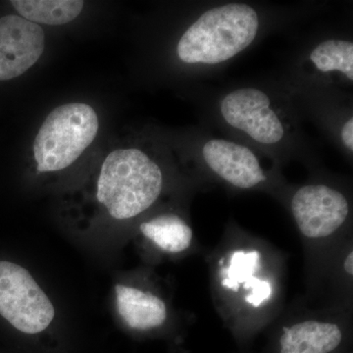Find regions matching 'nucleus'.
<instances>
[{
    "instance_id": "nucleus-1",
    "label": "nucleus",
    "mask_w": 353,
    "mask_h": 353,
    "mask_svg": "<svg viewBox=\"0 0 353 353\" xmlns=\"http://www.w3.org/2000/svg\"><path fill=\"white\" fill-rule=\"evenodd\" d=\"M257 11L246 3H227L204 11L183 32L176 52L190 66H215L233 59L256 39Z\"/></svg>"
},
{
    "instance_id": "nucleus-2",
    "label": "nucleus",
    "mask_w": 353,
    "mask_h": 353,
    "mask_svg": "<svg viewBox=\"0 0 353 353\" xmlns=\"http://www.w3.org/2000/svg\"><path fill=\"white\" fill-rule=\"evenodd\" d=\"M164 176L160 165L138 148L109 153L99 172L97 201L116 220L143 214L161 196Z\"/></svg>"
},
{
    "instance_id": "nucleus-3",
    "label": "nucleus",
    "mask_w": 353,
    "mask_h": 353,
    "mask_svg": "<svg viewBox=\"0 0 353 353\" xmlns=\"http://www.w3.org/2000/svg\"><path fill=\"white\" fill-rule=\"evenodd\" d=\"M99 117L92 106L68 103L53 109L34 139V161L39 173L64 170L94 143Z\"/></svg>"
},
{
    "instance_id": "nucleus-4",
    "label": "nucleus",
    "mask_w": 353,
    "mask_h": 353,
    "mask_svg": "<svg viewBox=\"0 0 353 353\" xmlns=\"http://www.w3.org/2000/svg\"><path fill=\"white\" fill-rule=\"evenodd\" d=\"M219 112L226 126L259 148H281L292 134V124L284 111L261 88L231 90L221 99Z\"/></svg>"
},
{
    "instance_id": "nucleus-5",
    "label": "nucleus",
    "mask_w": 353,
    "mask_h": 353,
    "mask_svg": "<svg viewBox=\"0 0 353 353\" xmlns=\"http://www.w3.org/2000/svg\"><path fill=\"white\" fill-rule=\"evenodd\" d=\"M0 315L18 331L36 334L50 327L55 309L29 271L0 261Z\"/></svg>"
},
{
    "instance_id": "nucleus-6",
    "label": "nucleus",
    "mask_w": 353,
    "mask_h": 353,
    "mask_svg": "<svg viewBox=\"0 0 353 353\" xmlns=\"http://www.w3.org/2000/svg\"><path fill=\"white\" fill-rule=\"evenodd\" d=\"M290 211L304 238L324 240L345 226L350 205L341 190L325 183H309L296 190Z\"/></svg>"
},
{
    "instance_id": "nucleus-7",
    "label": "nucleus",
    "mask_w": 353,
    "mask_h": 353,
    "mask_svg": "<svg viewBox=\"0 0 353 353\" xmlns=\"http://www.w3.org/2000/svg\"><path fill=\"white\" fill-rule=\"evenodd\" d=\"M201 161L213 175L239 190H254L269 180L257 153L238 141L209 139L201 148Z\"/></svg>"
},
{
    "instance_id": "nucleus-8",
    "label": "nucleus",
    "mask_w": 353,
    "mask_h": 353,
    "mask_svg": "<svg viewBox=\"0 0 353 353\" xmlns=\"http://www.w3.org/2000/svg\"><path fill=\"white\" fill-rule=\"evenodd\" d=\"M43 28L18 15L0 18V82L17 78L43 55Z\"/></svg>"
},
{
    "instance_id": "nucleus-9",
    "label": "nucleus",
    "mask_w": 353,
    "mask_h": 353,
    "mask_svg": "<svg viewBox=\"0 0 353 353\" xmlns=\"http://www.w3.org/2000/svg\"><path fill=\"white\" fill-rule=\"evenodd\" d=\"M118 313L131 329L150 331L167 320V306L159 296L150 292L116 285Z\"/></svg>"
},
{
    "instance_id": "nucleus-10",
    "label": "nucleus",
    "mask_w": 353,
    "mask_h": 353,
    "mask_svg": "<svg viewBox=\"0 0 353 353\" xmlns=\"http://www.w3.org/2000/svg\"><path fill=\"white\" fill-rule=\"evenodd\" d=\"M343 341V331L331 322L305 320L284 330L280 353H330Z\"/></svg>"
},
{
    "instance_id": "nucleus-11",
    "label": "nucleus",
    "mask_w": 353,
    "mask_h": 353,
    "mask_svg": "<svg viewBox=\"0 0 353 353\" xmlns=\"http://www.w3.org/2000/svg\"><path fill=\"white\" fill-rule=\"evenodd\" d=\"M311 71L320 78L353 82V43L343 39H328L316 44L308 54Z\"/></svg>"
},
{
    "instance_id": "nucleus-12",
    "label": "nucleus",
    "mask_w": 353,
    "mask_h": 353,
    "mask_svg": "<svg viewBox=\"0 0 353 353\" xmlns=\"http://www.w3.org/2000/svg\"><path fill=\"white\" fill-rule=\"evenodd\" d=\"M141 233L165 252L182 253L189 250L194 240L192 227L173 213L158 215L139 227Z\"/></svg>"
},
{
    "instance_id": "nucleus-13",
    "label": "nucleus",
    "mask_w": 353,
    "mask_h": 353,
    "mask_svg": "<svg viewBox=\"0 0 353 353\" xmlns=\"http://www.w3.org/2000/svg\"><path fill=\"white\" fill-rule=\"evenodd\" d=\"M21 17L37 25L62 26L79 17L83 9L81 0H12Z\"/></svg>"
},
{
    "instance_id": "nucleus-14",
    "label": "nucleus",
    "mask_w": 353,
    "mask_h": 353,
    "mask_svg": "<svg viewBox=\"0 0 353 353\" xmlns=\"http://www.w3.org/2000/svg\"><path fill=\"white\" fill-rule=\"evenodd\" d=\"M260 254L256 250L234 252L230 260V265L225 269L222 285L227 289L238 292L239 287L243 284L245 290H250L256 282L254 273L259 265Z\"/></svg>"
},
{
    "instance_id": "nucleus-15",
    "label": "nucleus",
    "mask_w": 353,
    "mask_h": 353,
    "mask_svg": "<svg viewBox=\"0 0 353 353\" xmlns=\"http://www.w3.org/2000/svg\"><path fill=\"white\" fill-rule=\"evenodd\" d=\"M272 294V285L268 281L259 280V282L253 285L250 294L246 296V303L253 307H259L261 303L268 301Z\"/></svg>"
},
{
    "instance_id": "nucleus-16",
    "label": "nucleus",
    "mask_w": 353,
    "mask_h": 353,
    "mask_svg": "<svg viewBox=\"0 0 353 353\" xmlns=\"http://www.w3.org/2000/svg\"><path fill=\"white\" fill-rule=\"evenodd\" d=\"M340 139L341 143L348 152H353V118L348 117L341 125L340 130Z\"/></svg>"
},
{
    "instance_id": "nucleus-17",
    "label": "nucleus",
    "mask_w": 353,
    "mask_h": 353,
    "mask_svg": "<svg viewBox=\"0 0 353 353\" xmlns=\"http://www.w3.org/2000/svg\"><path fill=\"white\" fill-rule=\"evenodd\" d=\"M343 268L347 272V275L352 276L353 274V252L350 250V253L347 255L345 259V264Z\"/></svg>"
}]
</instances>
